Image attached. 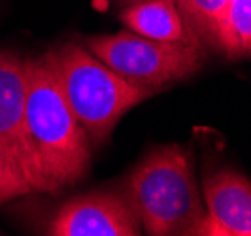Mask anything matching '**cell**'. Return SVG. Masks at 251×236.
Listing matches in <instances>:
<instances>
[{
    "label": "cell",
    "instance_id": "obj_7",
    "mask_svg": "<svg viewBox=\"0 0 251 236\" xmlns=\"http://www.w3.org/2000/svg\"><path fill=\"white\" fill-rule=\"evenodd\" d=\"M202 236H251V182L234 170H217L204 182Z\"/></svg>",
    "mask_w": 251,
    "mask_h": 236
},
{
    "label": "cell",
    "instance_id": "obj_8",
    "mask_svg": "<svg viewBox=\"0 0 251 236\" xmlns=\"http://www.w3.org/2000/svg\"><path fill=\"white\" fill-rule=\"evenodd\" d=\"M128 30L163 42H197L177 10L176 0H142L121 13Z\"/></svg>",
    "mask_w": 251,
    "mask_h": 236
},
{
    "label": "cell",
    "instance_id": "obj_11",
    "mask_svg": "<svg viewBox=\"0 0 251 236\" xmlns=\"http://www.w3.org/2000/svg\"><path fill=\"white\" fill-rule=\"evenodd\" d=\"M34 189L17 166V162L0 146V206L19 197L30 195Z\"/></svg>",
    "mask_w": 251,
    "mask_h": 236
},
{
    "label": "cell",
    "instance_id": "obj_1",
    "mask_svg": "<svg viewBox=\"0 0 251 236\" xmlns=\"http://www.w3.org/2000/svg\"><path fill=\"white\" fill-rule=\"evenodd\" d=\"M26 61V129L46 193L81 182L91 164V140L64 99L46 55Z\"/></svg>",
    "mask_w": 251,
    "mask_h": 236
},
{
    "label": "cell",
    "instance_id": "obj_9",
    "mask_svg": "<svg viewBox=\"0 0 251 236\" xmlns=\"http://www.w3.org/2000/svg\"><path fill=\"white\" fill-rule=\"evenodd\" d=\"M214 44L230 57L251 55V0H228Z\"/></svg>",
    "mask_w": 251,
    "mask_h": 236
},
{
    "label": "cell",
    "instance_id": "obj_6",
    "mask_svg": "<svg viewBox=\"0 0 251 236\" xmlns=\"http://www.w3.org/2000/svg\"><path fill=\"white\" fill-rule=\"evenodd\" d=\"M51 236H138V211L126 193L95 191L66 200L53 215Z\"/></svg>",
    "mask_w": 251,
    "mask_h": 236
},
{
    "label": "cell",
    "instance_id": "obj_5",
    "mask_svg": "<svg viewBox=\"0 0 251 236\" xmlns=\"http://www.w3.org/2000/svg\"><path fill=\"white\" fill-rule=\"evenodd\" d=\"M0 146L17 162L30 187L46 193L26 129V61L13 51H0Z\"/></svg>",
    "mask_w": 251,
    "mask_h": 236
},
{
    "label": "cell",
    "instance_id": "obj_10",
    "mask_svg": "<svg viewBox=\"0 0 251 236\" xmlns=\"http://www.w3.org/2000/svg\"><path fill=\"white\" fill-rule=\"evenodd\" d=\"M228 0H176V6L191 36L195 40L206 38L214 44L219 19L225 12Z\"/></svg>",
    "mask_w": 251,
    "mask_h": 236
},
{
    "label": "cell",
    "instance_id": "obj_2",
    "mask_svg": "<svg viewBox=\"0 0 251 236\" xmlns=\"http://www.w3.org/2000/svg\"><path fill=\"white\" fill-rule=\"evenodd\" d=\"M125 193L146 235H201L206 206L183 148L163 146L151 151L132 170Z\"/></svg>",
    "mask_w": 251,
    "mask_h": 236
},
{
    "label": "cell",
    "instance_id": "obj_3",
    "mask_svg": "<svg viewBox=\"0 0 251 236\" xmlns=\"http://www.w3.org/2000/svg\"><path fill=\"white\" fill-rule=\"evenodd\" d=\"M46 59L70 110L85 129L91 146L102 144L128 110L155 93L128 81L89 50L75 44L48 51Z\"/></svg>",
    "mask_w": 251,
    "mask_h": 236
},
{
    "label": "cell",
    "instance_id": "obj_4",
    "mask_svg": "<svg viewBox=\"0 0 251 236\" xmlns=\"http://www.w3.org/2000/svg\"><path fill=\"white\" fill-rule=\"evenodd\" d=\"M85 48L128 81L153 91L185 79L202 64L197 42H163L132 30L89 38Z\"/></svg>",
    "mask_w": 251,
    "mask_h": 236
},
{
    "label": "cell",
    "instance_id": "obj_12",
    "mask_svg": "<svg viewBox=\"0 0 251 236\" xmlns=\"http://www.w3.org/2000/svg\"><path fill=\"white\" fill-rule=\"evenodd\" d=\"M126 2H128V6H130V4H136V2H142V0H126Z\"/></svg>",
    "mask_w": 251,
    "mask_h": 236
}]
</instances>
